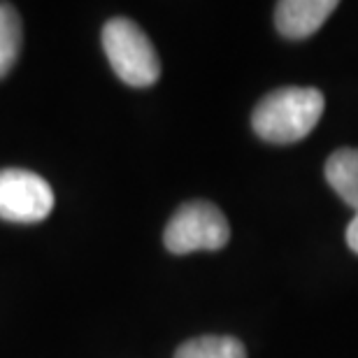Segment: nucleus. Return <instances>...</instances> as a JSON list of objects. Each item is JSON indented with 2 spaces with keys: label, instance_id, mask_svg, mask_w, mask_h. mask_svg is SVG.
I'll return each instance as SVG.
<instances>
[{
  "label": "nucleus",
  "instance_id": "nucleus-1",
  "mask_svg": "<svg viewBox=\"0 0 358 358\" xmlns=\"http://www.w3.org/2000/svg\"><path fill=\"white\" fill-rule=\"evenodd\" d=\"M324 93L312 87H282L268 93L252 114L254 133L272 145L307 138L324 114Z\"/></svg>",
  "mask_w": 358,
  "mask_h": 358
},
{
  "label": "nucleus",
  "instance_id": "nucleus-2",
  "mask_svg": "<svg viewBox=\"0 0 358 358\" xmlns=\"http://www.w3.org/2000/svg\"><path fill=\"white\" fill-rule=\"evenodd\" d=\"M103 49L119 80L128 87H152L161 77V59L147 33L126 17L110 19L103 28Z\"/></svg>",
  "mask_w": 358,
  "mask_h": 358
},
{
  "label": "nucleus",
  "instance_id": "nucleus-3",
  "mask_svg": "<svg viewBox=\"0 0 358 358\" xmlns=\"http://www.w3.org/2000/svg\"><path fill=\"white\" fill-rule=\"evenodd\" d=\"M231 240V226L226 214L207 200L184 203L168 221L163 242L173 254L217 252Z\"/></svg>",
  "mask_w": 358,
  "mask_h": 358
},
{
  "label": "nucleus",
  "instance_id": "nucleus-4",
  "mask_svg": "<svg viewBox=\"0 0 358 358\" xmlns=\"http://www.w3.org/2000/svg\"><path fill=\"white\" fill-rule=\"evenodd\" d=\"M54 207V191L45 179L28 170H0V219L38 224Z\"/></svg>",
  "mask_w": 358,
  "mask_h": 358
},
{
  "label": "nucleus",
  "instance_id": "nucleus-5",
  "mask_svg": "<svg viewBox=\"0 0 358 358\" xmlns=\"http://www.w3.org/2000/svg\"><path fill=\"white\" fill-rule=\"evenodd\" d=\"M338 10L335 0H284L275 7V26L286 40H305Z\"/></svg>",
  "mask_w": 358,
  "mask_h": 358
},
{
  "label": "nucleus",
  "instance_id": "nucleus-6",
  "mask_svg": "<svg viewBox=\"0 0 358 358\" xmlns=\"http://www.w3.org/2000/svg\"><path fill=\"white\" fill-rule=\"evenodd\" d=\"M326 179L333 191L358 212V149L345 147L326 161Z\"/></svg>",
  "mask_w": 358,
  "mask_h": 358
},
{
  "label": "nucleus",
  "instance_id": "nucleus-7",
  "mask_svg": "<svg viewBox=\"0 0 358 358\" xmlns=\"http://www.w3.org/2000/svg\"><path fill=\"white\" fill-rule=\"evenodd\" d=\"M175 358H247V349L231 335H203L184 342Z\"/></svg>",
  "mask_w": 358,
  "mask_h": 358
},
{
  "label": "nucleus",
  "instance_id": "nucleus-8",
  "mask_svg": "<svg viewBox=\"0 0 358 358\" xmlns=\"http://www.w3.org/2000/svg\"><path fill=\"white\" fill-rule=\"evenodd\" d=\"M21 52V19L10 3H0V77L17 63Z\"/></svg>",
  "mask_w": 358,
  "mask_h": 358
},
{
  "label": "nucleus",
  "instance_id": "nucleus-9",
  "mask_svg": "<svg viewBox=\"0 0 358 358\" xmlns=\"http://www.w3.org/2000/svg\"><path fill=\"white\" fill-rule=\"evenodd\" d=\"M347 245L352 252L358 254V212H356V217L352 219V224H349L347 228Z\"/></svg>",
  "mask_w": 358,
  "mask_h": 358
}]
</instances>
